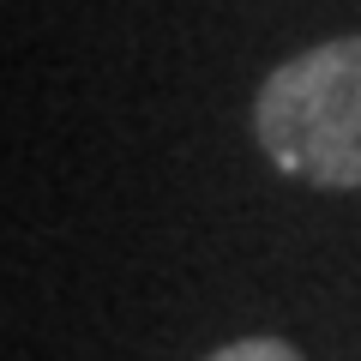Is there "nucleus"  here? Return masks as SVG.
<instances>
[{"label":"nucleus","mask_w":361,"mask_h":361,"mask_svg":"<svg viewBox=\"0 0 361 361\" xmlns=\"http://www.w3.org/2000/svg\"><path fill=\"white\" fill-rule=\"evenodd\" d=\"M253 133L283 175L307 187H361V37L283 61L253 103Z\"/></svg>","instance_id":"f257e3e1"},{"label":"nucleus","mask_w":361,"mask_h":361,"mask_svg":"<svg viewBox=\"0 0 361 361\" xmlns=\"http://www.w3.org/2000/svg\"><path fill=\"white\" fill-rule=\"evenodd\" d=\"M205 361H301V349L283 343V337H241V343H223Z\"/></svg>","instance_id":"f03ea898"}]
</instances>
